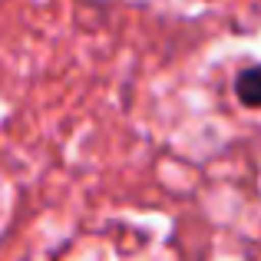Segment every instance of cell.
Here are the masks:
<instances>
[{
	"mask_svg": "<svg viewBox=\"0 0 261 261\" xmlns=\"http://www.w3.org/2000/svg\"><path fill=\"white\" fill-rule=\"evenodd\" d=\"M235 96H238L242 106L261 109V63L245 66V70L235 76Z\"/></svg>",
	"mask_w": 261,
	"mask_h": 261,
	"instance_id": "cell-1",
	"label": "cell"
}]
</instances>
